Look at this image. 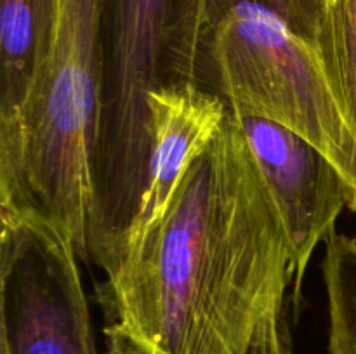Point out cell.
Here are the masks:
<instances>
[{"mask_svg":"<svg viewBox=\"0 0 356 354\" xmlns=\"http://www.w3.org/2000/svg\"><path fill=\"white\" fill-rule=\"evenodd\" d=\"M104 273V332L146 354H292L296 260L229 108L165 212Z\"/></svg>","mask_w":356,"mask_h":354,"instance_id":"1","label":"cell"},{"mask_svg":"<svg viewBox=\"0 0 356 354\" xmlns=\"http://www.w3.org/2000/svg\"><path fill=\"white\" fill-rule=\"evenodd\" d=\"M320 0H200L167 49V83H191L312 142L356 212V137L316 52Z\"/></svg>","mask_w":356,"mask_h":354,"instance_id":"2","label":"cell"},{"mask_svg":"<svg viewBox=\"0 0 356 354\" xmlns=\"http://www.w3.org/2000/svg\"><path fill=\"white\" fill-rule=\"evenodd\" d=\"M104 0H58L47 58L16 141L0 153V208L31 212L90 259Z\"/></svg>","mask_w":356,"mask_h":354,"instance_id":"3","label":"cell"},{"mask_svg":"<svg viewBox=\"0 0 356 354\" xmlns=\"http://www.w3.org/2000/svg\"><path fill=\"white\" fill-rule=\"evenodd\" d=\"M0 354H99L80 257L51 222L0 208ZM104 354H118L106 344Z\"/></svg>","mask_w":356,"mask_h":354,"instance_id":"4","label":"cell"},{"mask_svg":"<svg viewBox=\"0 0 356 354\" xmlns=\"http://www.w3.org/2000/svg\"><path fill=\"white\" fill-rule=\"evenodd\" d=\"M242 128L259 176L287 233L296 260V302L306 267L322 239L334 233L348 207L346 189L332 163L291 128L229 106Z\"/></svg>","mask_w":356,"mask_h":354,"instance_id":"5","label":"cell"},{"mask_svg":"<svg viewBox=\"0 0 356 354\" xmlns=\"http://www.w3.org/2000/svg\"><path fill=\"white\" fill-rule=\"evenodd\" d=\"M148 106L152 144L145 191L113 264L165 212L188 167L211 144L228 113L225 99L191 83H165L149 94Z\"/></svg>","mask_w":356,"mask_h":354,"instance_id":"6","label":"cell"},{"mask_svg":"<svg viewBox=\"0 0 356 354\" xmlns=\"http://www.w3.org/2000/svg\"><path fill=\"white\" fill-rule=\"evenodd\" d=\"M58 0H0V153L19 134L51 44Z\"/></svg>","mask_w":356,"mask_h":354,"instance_id":"7","label":"cell"},{"mask_svg":"<svg viewBox=\"0 0 356 354\" xmlns=\"http://www.w3.org/2000/svg\"><path fill=\"white\" fill-rule=\"evenodd\" d=\"M315 45L323 75L356 137V0H320Z\"/></svg>","mask_w":356,"mask_h":354,"instance_id":"8","label":"cell"},{"mask_svg":"<svg viewBox=\"0 0 356 354\" xmlns=\"http://www.w3.org/2000/svg\"><path fill=\"white\" fill-rule=\"evenodd\" d=\"M323 280L329 301L330 354H356V235L325 239Z\"/></svg>","mask_w":356,"mask_h":354,"instance_id":"9","label":"cell"},{"mask_svg":"<svg viewBox=\"0 0 356 354\" xmlns=\"http://www.w3.org/2000/svg\"><path fill=\"white\" fill-rule=\"evenodd\" d=\"M198 2H200V0H174L172 17H170L169 40L186 26L188 21H190L191 16H193L195 9H197ZM167 47H169V45H167Z\"/></svg>","mask_w":356,"mask_h":354,"instance_id":"10","label":"cell"},{"mask_svg":"<svg viewBox=\"0 0 356 354\" xmlns=\"http://www.w3.org/2000/svg\"><path fill=\"white\" fill-rule=\"evenodd\" d=\"M104 335H106V344L113 346L115 349H117L118 354H146L145 351H141L138 346H134L131 340H127L125 337L118 335V333L104 332Z\"/></svg>","mask_w":356,"mask_h":354,"instance_id":"11","label":"cell"}]
</instances>
